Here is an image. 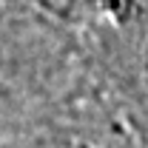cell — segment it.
I'll return each instance as SVG.
<instances>
[{"mask_svg":"<svg viewBox=\"0 0 148 148\" xmlns=\"http://www.w3.org/2000/svg\"><path fill=\"white\" fill-rule=\"evenodd\" d=\"M148 23V0H106L103 26L117 34H131Z\"/></svg>","mask_w":148,"mask_h":148,"instance_id":"cell-2","label":"cell"},{"mask_svg":"<svg viewBox=\"0 0 148 148\" xmlns=\"http://www.w3.org/2000/svg\"><path fill=\"white\" fill-rule=\"evenodd\" d=\"M29 12L74 37H86L103 26L106 0H17Z\"/></svg>","mask_w":148,"mask_h":148,"instance_id":"cell-1","label":"cell"}]
</instances>
